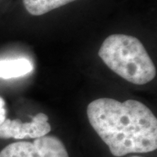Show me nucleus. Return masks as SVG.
I'll list each match as a JSON object with an SVG mask.
<instances>
[{"instance_id":"7ed1b4c3","label":"nucleus","mask_w":157,"mask_h":157,"mask_svg":"<svg viewBox=\"0 0 157 157\" xmlns=\"http://www.w3.org/2000/svg\"><path fill=\"white\" fill-rule=\"evenodd\" d=\"M0 157H68V154L60 139L45 135L32 143H11L1 151Z\"/></svg>"},{"instance_id":"0eeeda50","label":"nucleus","mask_w":157,"mask_h":157,"mask_svg":"<svg viewBox=\"0 0 157 157\" xmlns=\"http://www.w3.org/2000/svg\"><path fill=\"white\" fill-rule=\"evenodd\" d=\"M5 101L2 98H0V126L2 124L6 119L7 111L5 109Z\"/></svg>"},{"instance_id":"423d86ee","label":"nucleus","mask_w":157,"mask_h":157,"mask_svg":"<svg viewBox=\"0 0 157 157\" xmlns=\"http://www.w3.org/2000/svg\"><path fill=\"white\" fill-rule=\"evenodd\" d=\"M76 0H23L25 10L32 15H42Z\"/></svg>"},{"instance_id":"6e6552de","label":"nucleus","mask_w":157,"mask_h":157,"mask_svg":"<svg viewBox=\"0 0 157 157\" xmlns=\"http://www.w3.org/2000/svg\"><path fill=\"white\" fill-rule=\"evenodd\" d=\"M133 157H138V156H133Z\"/></svg>"},{"instance_id":"39448f33","label":"nucleus","mask_w":157,"mask_h":157,"mask_svg":"<svg viewBox=\"0 0 157 157\" xmlns=\"http://www.w3.org/2000/svg\"><path fill=\"white\" fill-rule=\"evenodd\" d=\"M34 66L26 58L0 60V78H18L31 73Z\"/></svg>"},{"instance_id":"f257e3e1","label":"nucleus","mask_w":157,"mask_h":157,"mask_svg":"<svg viewBox=\"0 0 157 157\" xmlns=\"http://www.w3.org/2000/svg\"><path fill=\"white\" fill-rule=\"evenodd\" d=\"M90 124L115 156L157 148V119L140 101L99 98L87 106Z\"/></svg>"},{"instance_id":"f03ea898","label":"nucleus","mask_w":157,"mask_h":157,"mask_svg":"<svg viewBox=\"0 0 157 157\" xmlns=\"http://www.w3.org/2000/svg\"><path fill=\"white\" fill-rule=\"evenodd\" d=\"M98 56L113 72L135 84H147L155 78L156 69L138 39L112 34L102 44Z\"/></svg>"},{"instance_id":"20e7f679","label":"nucleus","mask_w":157,"mask_h":157,"mask_svg":"<svg viewBox=\"0 0 157 157\" xmlns=\"http://www.w3.org/2000/svg\"><path fill=\"white\" fill-rule=\"evenodd\" d=\"M49 118L43 113H39L33 118L31 122L23 123L19 119H5L0 126V138L24 139L39 138L50 132Z\"/></svg>"}]
</instances>
